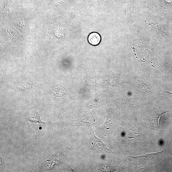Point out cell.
I'll use <instances>...</instances> for the list:
<instances>
[{
	"label": "cell",
	"instance_id": "cell-5",
	"mask_svg": "<svg viewBox=\"0 0 172 172\" xmlns=\"http://www.w3.org/2000/svg\"><path fill=\"white\" fill-rule=\"evenodd\" d=\"M167 112L160 113H158L157 114H155V115H153V116L149 120L151 122L152 125H153V126L156 128H158L159 127V121L160 118L162 114L167 113Z\"/></svg>",
	"mask_w": 172,
	"mask_h": 172
},
{
	"label": "cell",
	"instance_id": "cell-2",
	"mask_svg": "<svg viewBox=\"0 0 172 172\" xmlns=\"http://www.w3.org/2000/svg\"><path fill=\"white\" fill-rule=\"evenodd\" d=\"M27 119L30 122H35L40 124H43L40 119V115L36 109H33L27 117Z\"/></svg>",
	"mask_w": 172,
	"mask_h": 172
},
{
	"label": "cell",
	"instance_id": "cell-3",
	"mask_svg": "<svg viewBox=\"0 0 172 172\" xmlns=\"http://www.w3.org/2000/svg\"><path fill=\"white\" fill-rule=\"evenodd\" d=\"M101 38L100 34L94 32L90 34L88 37V41L92 45H97L101 42Z\"/></svg>",
	"mask_w": 172,
	"mask_h": 172
},
{
	"label": "cell",
	"instance_id": "cell-1",
	"mask_svg": "<svg viewBox=\"0 0 172 172\" xmlns=\"http://www.w3.org/2000/svg\"><path fill=\"white\" fill-rule=\"evenodd\" d=\"M91 140L93 146L97 150L113 154L114 153L112 150L107 148L106 146L101 140L95 136L94 132L92 135Z\"/></svg>",
	"mask_w": 172,
	"mask_h": 172
},
{
	"label": "cell",
	"instance_id": "cell-4",
	"mask_svg": "<svg viewBox=\"0 0 172 172\" xmlns=\"http://www.w3.org/2000/svg\"><path fill=\"white\" fill-rule=\"evenodd\" d=\"M162 152H160L154 153L147 155H142L137 157H133V158L135 159L140 160V161H147V160H151L155 158L156 156L158 155L159 154H161Z\"/></svg>",
	"mask_w": 172,
	"mask_h": 172
}]
</instances>
